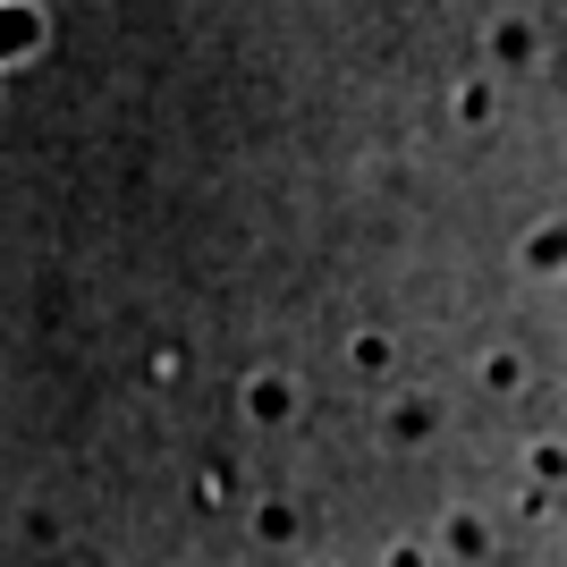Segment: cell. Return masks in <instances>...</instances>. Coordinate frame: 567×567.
Listing matches in <instances>:
<instances>
[{
    "label": "cell",
    "instance_id": "obj_1",
    "mask_svg": "<svg viewBox=\"0 0 567 567\" xmlns=\"http://www.w3.org/2000/svg\"><path fill=\"white\" fill-rule=\"evenodd\" d=\"M237 406H246L255 432H288L306 415V381H297V364H255V373L237 381Z\"/></svg>",
    "mask_w": 567,
    "mask_h": 567
},
{
    "label": "cell",
    "instance_id": "obj_2",
    "mask_svg": "<svg viewBox=\"0 0 567 567\" xmlns=\"http://www.w3.org/2000/svg\"><path fill=\"white\" fill-rule=\"evenodd\" d=\"M43 51H51L43 0H0V76L25 69V60H43Z\"/></svg>",
    "mask_w": 567,
    "mask_h": 567
},
{
    "label": "cell",
    "instance_id": "obj_3",
    "mask_svg": "<svg viewBox=\"0 0 567 567\" xmlns=\"http://www.w3.org/2000/svg\"><path fill=\"white\" fill-rule=\"evenodd\" d=\"M432 550H450L457 567H474V559H492V525L474 517V508H450V517H441V543Z\"/></svg>",
    "mask_w": 567,
    "mask_h": 567
},
{
    "label": "cell",
    "instance_id": "obj_4",
    "mask_svg": "<svg viewBox=\"0 0 567 567\" xmlns=\"http://www.w3.org/2000/svg\"><path fill=\"white\" fill-rule=\"evenodd\" d=\"M441 432V399H399L390 406V450H424Z\"/></svg>",
    "mask_w": 567,
    "mask_h": 567
},
{
    "label": "cell",
    "instance_id": "obj_5",
    "mask_svg": "<svg viewBox=\"0 0 567 567\" xmlns=\"http://www.w3.org/2000/svg\"><path fill=\"white\" fill-rule=\"evenodd\" d=\"M255 543L262 550H288V543H297V499H280V492L255 499Z\"/></svg>",
    "mask_w": 567,
    "mask_h": 567
},
{
    "label": "cell",
    "instance_id": "obj_6",
    "mask_svg": "<svg viewBox=\"0 0 567 567\" xmlns=\"http://www.w3.org/2000/svg\"><path fill=\"white\" fill-rule=\"evenodd\" d=\"M450 118H457V127H492V118H499V85H492V76H466V85L450 94Z\"/></svg>",
    "mask_w": 567,
    "mask_h": 567
},
{
    "label": "cell",
    "instance_id": "obj_7",
    "mask_svg": "<svg viewBox=\"0 0 567 567\" xmlns=\"http://www.w3.org/2000/svg\"><path fill=\"white\" fill-rule=\"evenodd\" d=\"M474 381L508 399V390H525V355H517V348H483V364H474Z\"/></svg>",
    "mask_w": 567,
    "mask_h": 567
},
{
    "label": "cell",
    "instance_id": "obj_8",
    "mask_svg": "<svg viewBox=\"0 0 567 567\" xmlns=\"http://www.w3.org/2000/svg\"><path fill=\"white\" fill-rule=\"evenodd\" d=\"M348 373L355 381H381V373H390V339H381V331H355L348 339Z\"/></svg>",
    "mask_w": 567,
    "mask_h": 567
},
{
    "label": "cell",
    "instance_id": "obj_9",
    "mask_svg": "<svg viewBox=\"0 0 567 567\" xmlns=\"http://www.w3.org/2000/svg\"><path fill=\"white\" fill-rule=\"evenodd\" d=\"M492 60L525 69V60H534V25H525V18H499V25H492Z\"/></svg>",
    "mask_w": 567,
    "mask_h": 567
},
{
    "label": "cell",
    "instance_id": "obj_10",
    "mask_svg": "<svg viewBox=\"0 0 567 567\" xmlns=\"http://www.w3.org/2000/svg\"><path fill=\"white\" fill-rule=\"evenodd\" d=\"M60 534H69V525L51 517V508H18V543H34V550H60Z\"/></svg>",
    "mask_w": 567,
    "mask_h": 567
},
{
    "label": "cell",
    "instance_id": "obj_11",
    "mask_svg": "<svg viewBox=\"0 0 567 567\" xmlns=\"http://www.w3.org/2000/svg\"><path fill=\"white\" fill-rule=\"evenodd\" d=\"M525 262H534V271H559L567 262V220H543V237L525 246Z\"/></svg>",
    "mask_w": 567,
    "mask_h": 567
},
{
    "label": "cell",
    "instance_id": "obj_12",
    "mask_svg": "<svg viewBox=\"0 0 567 567\" xmlns=\"http://www.w3.org/2000/svg\"><path fill=\"white\" fill-rule=\"evenodd\" d=\"M381 567H441V550H432L424 534H399V543L381 550Z\"/></svg>",
    "mask_w": 567,
    "mask_h": 567
},
{
    "label": "cell",
    "instance_id": "obj_13",
    "mask_svg": "<svg viewBox=\"0 0 567 567\" xmlns=\"http://www.w3.org/2000/svg\"><path fill=\"white\" fill-rule=\"evenodd\" d=\"M534 483H543V492H559V483H567V450H559V441L534 450Z\"/></svg>",
    "mask_w": 567,
    "mask_h": 567
},
{
    "label": "cell",
    "instance_id": "obj_14",
    "mask_svg": "<svg viewBox=\"0 0 567 567\" xmlns=\"http://www.w3.org/2000/svg\"><path fill=\"white\" fill-rule=\"evenodd\" d=\"M313 567H331V559H313Z\"/></svg>",
    "mask_w": 567,
    "mask_h": 567
}]
</instances>
